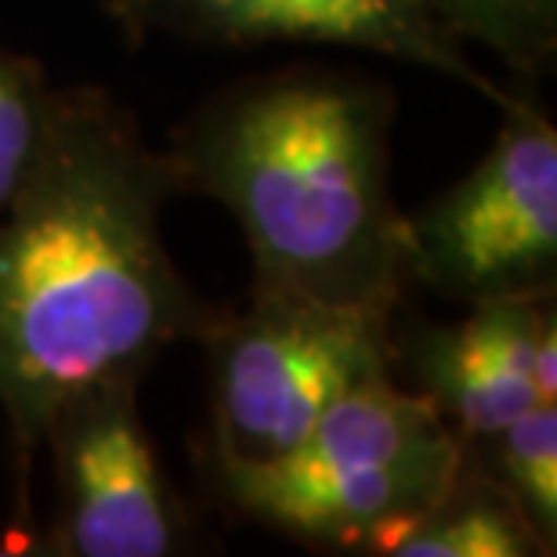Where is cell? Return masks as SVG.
<instances>
[{"label":"cell","instance_id":"obj_1","mask_svg":"<svg viewBox=\"0 0 557 557\" xmlns=\"http://www.w3.org/2000/svg\"><path fill=\"white\" fill-rule=\"evenodd\" d=\"M182 196L163 149L102 87H59L40 152L0 214V409L22 515L54 406L203 341L225 305L177 272L160 232Z\"/></svg>","mask_w":557,"mask_h":557},{"label":"cell","instance_id":"obj_2","mask_svg":"<svg viewBox=\"0 0 557 557\" xmlns=\"http://www.w3.org/2000/svg\"><path fill=\"white\" fill-rule=\"evenodd\" d=\"M392 84L294 62L203 98L166 145L182 196L236 218L253 286L403 308L406 228L392 196Z\"/></svg>","mask_w":557,"mask_h":557},{"label":"cell","instance_id":"obj_3","mask_svg":"<svg viewBox=\"0 0 557 557\" xmlns=\"http://www.w3.org/2000/svg\"><path fill=\"white\" fill-rule=\"evenodd\" d=\"M460 438L428 398L376 376L355 387L275 460H207L232 515L308 550L387 557L460 471Z\"/></svg>","mask_w":557,"mask_h":557},{"label":"cell","instance_id":"obj_4","mask_svg":"<svg viewBox=\"0 0 557 557\" xmlns=\"http://www.w3.org/2000/svg\"><path fill=\"white\" fill-rule=\"evenodd\" d=\"M395 311L253 286L207 333L210 431L203 456L264 463L305 438L344 395L395 376Z\"/></svg>","mask_w":557,"mask_h":557},{"label":"cell","instance_id":"obj_5","mask_svg":"<svg viewBox=\"0 0 557 557\" xmlns=\"http://www.w3.org/2000/svg\"><path fill=\"white\" fill-rule=\"evenodd\" d=\"M409 286L478 305L557 289V131L532 95L504 109V127L471 174L409 210Z\"/></svg>","mask_w":557,"mask_h":557},{"label":"cell","instance_id":"obj_6","mask_svg":"<svg viewBox=\"0 0 557 557\" xmlns=\"http://www.w3.org/2000/svg\"><path fill=\"white\" fill-rule=\"evenodd\" d=\"M138 373L65 395L44 431L54 467V518L37 554L174 557L199 550L185 499L166 478L138 406Z\"/></svg>","mask_w":557,"mask_h":557},{"label":"cell","instance_id":"obj_7","mask_svg":"<svg viewBox=\"0 0 557 557\" xmlns=\"http://www.w3.org/2000/svg\"><path fill=\"white\" fill-rule=\"evenodd\" d=\"M102 11L131 48L152 37L199 48H351L431 70L499 109L518 98V87L493 84L478 70L431 0H102Z\"/></svg>","mask_w":557,"mask_h":557},{"label":"cell","instance_id":"obj_8","mask_svg":"<svg viewBox=\"0 0 557 557\" xmlns=\"http://www.w3.org/2000/svg\"><path fill=\"white\" fill-rule=\"evenodd\" d=\"M460 322L406 319L392 326L395 376L423 395L460 442L507 428L557 395L554 294L467 305Z\"/></svg>","mask_w":557,"mask_h":557},{"label":"cell","instance_id":"obj_9","mask_svg":"<svg viewBox=\"0 0 557 557\" xmlns=\"http://www.w3.org/2000/svg\"><path fill=\"white\" fill-rule=\"evenodd\" d=\"M554 554L521 507L460 456V471L392 543L387 557H543Z\"/></svg>","mask_w":557,"mask_h":557},{"label":"cell","instance_id":"obj_10","mask_svg":"<svg viewBox=\"0 0 557 557\" xmlns=\"http://www.w3.org/2000/svg\"><path fill=\"white\" fill-rule=\"evenodd\" d=\"M463 460L504 488L540 540L557 550V403H536L507 428L460 442Z\"/></svg>","mask_w":557,"mask_h":557},{"label":"cell","instance_id":"obj_11","mask_svg":"<svg viewBox=\"0 0 557 557\" xmlns=\"http://www.w3.org/2000/svg\"><path fill=\"white\" fill-rule=\"evenodd\" d=\"M463 44L493 51L518 81H543L557 62V0H431Z\"/></svg>","mask_w":557,"mask_h":557},{"label":"cell","instance_id":"obj_12","mask_svg":"<svg viewBox=\"0 0 557 557\" xmlns=\"http://www.w3.org/2000/svg\"><path fill=\"white\" fill-rule=\"evenodd\" d=\"M54 91L37 59L0 40V214L37 160Z\"/></svg>","mask_w":557,"mask_h":557}]
</instances>
